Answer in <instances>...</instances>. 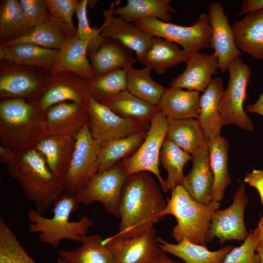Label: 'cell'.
<instances>
[{"instance_id": "cell-1", "label": "cell", "mask_w": 263, "mask_h": 263, "mask_svg": "<svg viewBox=\"0 0 263 263\" xmlns=\"http://www.w3.org/2000/svg\"><path fill=\"white\" fill-rule=\"evenodd\" d=\"M167 204L150 173L142 171L127 176L119 205V227L113 236L129 238L153 227L165 217Z\"/></svg>"}, {"instance_id": "cell-2", "label": "cell", "mask_w": 263, "mask_h": 263, "mask_svg": "<svg viewBox=\"0 0 263 263\" xmlns=\"http://www.w3.org/2000/svg\"><path fill=\"white\" fill-rule=\"evenodd\" d=\"M7 170L19 183L26 199L34 202L36 210L42 214L64 192L63 180L51 171L34 147L18 152L7 164Z\"/></svg>"}, {"instance_id": "cell-3", "label": "cell", "mask_w": 263, "mask_h": 263, "mask_svg": "<svg viewBox=\"0 0 263 263\" xmlns=\"http://www.w3.org/2000/svg\"><path fill=\"white\" fill-rule=\"evenodd\" d=\"M49 133L38 100L11 98L0 103V141L16 151L34 147Z\"/></svg>"}, {"instance_id": "cell-4", "label": "cell", "mask_w": 263, "mask_h": 263, "mask_svg": "<svg viewBox=\"0 0 263 263\" xmlns=\"http://www.w3.org/2000/svg\"><path fill=\"white\" fill-rule=\"evenodd\" d=\"M78 205L75 194L64 192L53 205V217H44L36 209L29 210L27 215L31 223L28 226V232L38 233L39 241L53 248H57L65 239L81 242L94 221L87 215L78 221L70 220L71 214L77 210Z\"/></svg>"}, {"instance_id": "cell-5", "label": "cell", "mask_w": 263, "mask_h": 263, "mask_svg": "<svg viewBox=\"0 0 263 263\" xmlns=\"http://www.w3.org/2000/svg\"><path fill=\"white\" fill-rule=\"evenodd\" d=\"M167 202L163 215L165 217L173 215L177 220L171 233L173 238L177 243L186 239L193 243L205 245L212 216L219 209L220 203H198L182 186L171 191V196L167 199Z\"/></svg>"}, {"instance_id": "cell-6", "label": "cell", "mask_w": 263, "mask_h": 263, "mask_svg": "<svg viewBox=\"0 0 263 263\" xmlns=\"http://www.w3.org/2000/svg\"><path fill=\"white\" fill-rule=\"evenodd\" d=\"M133 23L154 37L180 45L188 53L200 52L210 46L211 28L208 13L200 14L195 22L189 26L154 18L143 19Z\"/></svg>"}, {"instance_id": "cell-7", "label": "cell", "mask_w": 263, "mask_h": 263, "mask_svg": "<svg viewBox=\"0 0 263 263\" xmlns=\"http://www.w3.org/2000/svg\"><path fill=\"white\" fill-rule=\"evenodd\" d=\"M169 120L166 115L158 112L152 118L147 135L137 150L121 162L123 170L127 177L137 172L146 171L157 178L161 190H169L166 180L161 175L159 165L160 154L166 135Z\"/></svg>"}, {"instance_id": "cell-8", "label": "cell", "mask_w": 263, "mask_h": 263, "mask_svg": "<svg viewBox=\"0 0 263 263\" xmlns=\"http://www.w3.org/2000/svg\"><path fill=\"white\" fill-rule=\"evenodd\" d=\"M227 71L229 80L219 104L220 112L225 124H233L252 132L254 130L253 122L244 108L251 70L239 56L230 62Z\"/></svg>"}, {"instance_id": "cell-9", "label": "cell", "mask_w": 263, "mask_h": 263, "mask_svg": "<svg viewBox=\"0 0 263 263\" xmlns=\"http://www.w3.org/2000/svg\"><path fill=\"white\" fill-rule=\"evenodd\" d=\"M73 155L63 179L64 192L75 194L98 172L101 144L93 137L87 122L75 135Z\"/></svg>"}, {"instance_id": "cell-10", "label": "cell", "mask_w": 263, "mask_h": 263, "mask_svg": "<svg viewBox=\"0 0 263 263\" xmlns=\"http://www.w3.org/2000/svg\"><path fill=\"white\" fill-rule=\"evenodd\" d=\"M126 178L121 163H118L96 174L75 194L76 202L85 206L99 202L108 213L119 218V202Z\"/></svg>"}, {"instance_id": "cell-11", "label": "cell", "mask_w": 263, "mask_h": 263, "mask_svg": "<svg viewBox=\"0 0 263 263\" xmlns=\"http://www.w3.org/2000/svg\"><path fill=\"white\" fill-rule=\"evenodd\" d=\"M87 124L93 137L101 145L147 131L149 124L122 118L91 96L87 106Z\"/></svg>"}, {"instance_id": "cell-12", "label": "cell", "mask_w": 263, "mask_h": 263, "mask_svg": "<svg viewBox=\"0 0 263 263\" xmlns=\"http://www.w3.org/2000/svg\"><path fill=\"white\" fill-rule=\"evenodd\" d=\"M233 202L226 208L217 209L214 213L206 237V243L214 238L223 244L227 241H244L248 235L245 227L244 214L249 202L245 187L241 184L232 196Z\"/></svg>"}, {"instance_id": "cell-13", "label": "cell", "mask_w": 263, "mask_h": 263, "mask_svg": "<svg viewBox=\"0 0 263 263\" xmlns=\"http://www.w3.org/2000/svg\"><path fill=\"white\" fill-rule=\"evenodd\" d=\"M90 95V81L69 72L52 74L44 80L43 91L38 100L45 113L52 106L63 102H74L88 106Z\"/></svg>"}, {"instance_id": "cell-14", "label": "cell", "mask_w": 263, "mask_h": 263, "mask_svg": "<svg viewBox=\"0 0 263 263\" xmlns=\"http://www.w3.org/2000/svg\"><path fill=\"white\" fill-rule=\"evenodd\" d=\"M157 237L153 227L129 238L113 235L103 239L102 243L111 251L114 263H148L162 251Z\"/></svg>"}, {"instance_id": "cell-15", "label": "cell", "mask_w": 263, "mask_h": 263, "mask_svg": "<svg viewBox=\"0 0 263 263\" xmlns=\"http://www.w3.org/2000/svg\"><path fill=\"white\" fill-rule=\"evenodd\" d=\"M116 2L103 11L104 21L98 29L104 38L116 40L135 52L138 61L150 47L154 36L139 28L133 22H129L115 16L113 9Z\"/></svg>"}, {"instance_id": "cell-16", "label": "cell", "mask_w": 263, "mask_h": 263, "mask_svg": "<svg viewBox=\"0 0 263 263\" xmlns=\"http://www.w3.org/2000/svg\"><path fill=\"white\" fill-rule=\"evenodd\" d=\"M208 14L211 28L210 46L217 57L219 69L224 73L227 70L230 62L240 56L242 53L236 45L232 27L221 3L211 2Z\"/></svg>"}, {"instance_id": "cell-17", "label": "cell", "mask_w": 263, "mask_h": 263, "mask_svg": "<svg viewBox=\"0 0 263 263\" xmlns=\"http://www.w3.org/2000/svg\"><path fill=\"white\" fill-rule=\"evenodd\" d=\"M185 63V70L172 79L170 86L203 92L213 78L212 75L219 69L216 55L200 52L189 53Z\"/></svg>"}, {"instance_id": "cell-18", "label": "cell", "mask_w": 263, "mask_h": 263, "mask_svg": "<svg viewBox=\"0 0 263 263\" xmlns=\"http://www.w3.org/2000/svg\"><path fill=\"white\" fill-rule=\"evenodd\" d=\"M45 119L50 133L75 136L87 122V106L74 102L59 103L48 109Z\"/></svg>"}, {"instance_id": "cell-19", "label": "cell", "mask_w": 263, "mask_h": 263, "mask_svg": "<svg viewBox=\"0 0 263 263\" xmlns=\"http://www.w3.org/2000/svg\"><path fill=\"white\" fill-rule=\"evenodd\" d=\"M192 156V168L188 175L185 176L182 186L196 202L207 205L212 201L213 184L208 148Z\"/></svg>"}, {"instance_id": "cell-20", "label": "cell", "mask_w": 263, "mask_h": 263, "mask_svg": "<svg viewBox=\"0 0 263 263\" xmlns=\"http://www.w3.org/2000/svg\"><path fill=\"white\" fill-rule=\"evenodd\" d=\"M224 92L222 79L216 77L212 79L200 95V113L197 119L209 141L221 135L225 124L219 109Z\"/></svg>"}, {"instance_id": "cell-21", "label": "cell", "mask_w": 263, "mask_h": 263, "mask_svg": "<svg viewBox=\"0 0 263 263\" xmlns=\"http://www.w3.org/2000/svg\"><path fill=\"white\" fill-rule=\"evenodd\" d=\"M75 136L48 133L34 146L43 156L51 171L63 180L74 150Z\"/></svg>"}, {"instance_id": "cell-22", "label": "cell", "mask_w": 263, "mask_h": 263, "mask_svg": "<svg viewBox=\"0 0 263 263\" xmlns=\"http://www.w3.org/2000/svg\"><path fill=\"white\" fill-rule=\"evenodd\" d=\"M51 70L52 74L69 72L90 81L94 79L91 64L88 58V43L76 36L69 38L58 50Z\"/></svg>"}, {"instance_id": "cell-23", "label": "cell", "mask_w": 263, "mask_h": 263, "mask_svg": "<svg viewBox=\"0 0 263 263\" xmlns=\"http://www.w3.org/2000/svg\"><path fill=\"white\" fill-rule=\"evenodd\" d=\"M231 27L238 48L263 60V9L246 14L235 20Z\"/></svg>"}, {"instance_id": "cell-24", "label": "cell", "mask_w": 263, "mask_h": 263, "mask_svg": "<svg viewBox=\"0 0 263 263\" xmlns=\"http://www.w3.org/2000/svg\"><path fill=\"white\" fill-rule=\"evenodd\" d=\"M200 93L170 86L165 88L157 105L169 120L197 119L200 113Z\"/></svg>"}, {"instance_id": "cell-25", "label": "cell", "mask_w": 263, "mask_h": 263, "mask_svg": "<svg viewBox=\"0 0 263 263\" xmlns=\"http://www.w3.org/2000/svg\"><path fill=\"white\" fill-rule=\"evenodd\" d=\"M58 51L30 43L0 45V58L13 65L36 66L51 71Z\"/></svg>"}, {"instance_id": "cell-26", "label": "cell", "mask_w": 263, "mask_h": 263, "mask_svg": "<svg viewBox=\"0 0 263 263\" xmlns=\"http://www.w3.org/2000/svg\"><path fill=\"white\" fill-rule=\"evenodd\" d=\"M90 57L94 76L118 69H126L137 61L133 56V51L120 42L109 38H105Z\"/></svg>"}, {"instance_id": "cell-27", "label": "cell", "mask_w": 263, "mask_h": 263, "mask_svg": "<svg viewBox=\"0 0 263 263\" xmlns=\"http://www.w3.org/2000/svg\"><path fill=\"white\" fill-rule=\"evenodd\" d=\"M165 140L191 155L208 147L209 142L195 118L169 120Z\"/></svg>"}, {"instance_id": "cell-28", "label": "cell", "mask_w": 263, "mask_h": 263, "mask_svg": "<svg viewBox=\"0 0 263 263\" xmlns=\"http://www.w3.org/2000/svg\"><path fill=\"white\" fill-rule=\"evenodd\" d=\"M44 87V80H40L29 73L17 71L0 75L1 100L11 98L38 100Z\"/></svg>"}, {"instance_id": "cell-29", "label": "cell", "mask_w": 263, "mask_h": 263, "mask_svg": "<svg viewBox=\"0 0 263 263\" xmlns=\"http://www.w3.org/2000/svg\"><path fill=\"white\" fill-rule=\"evenodd\" d=\"M119 116L145 124H150L159 112L157 106L137 97L127 90L101 102Z\"/></svg>"}, {"instance_id": "cell-30", "label": "cell", "mask_w": 263, "mask_h": 263, "mask_svg": "<svg viewBox=\"0 0 263 263\" xmlns=\"http://www.w3.org/2000/svg\"><path fill=\"white\" fill-rule=\"evenodd\" d=\"M157 241L161 250L180 258L186 263H223L234 247L227 245L218 250L210 251L205 245L193 243L186 239L177 244L168 242L158 237Z\"/></svg>"}, {"instance_id": "cell-31", "label": "cell", "mask_w": 263, "mask_h": 263, "mask_svg": "<svg viewBox=\"0 0 263 263\" xmlns=\"http://www.w3.org/2000/svg\"><path fill=\"white\" fill-rule=\"evenodd\" d=\"M188 54L176 43L154 37L150 47L138 62L163 75L168 69L185 62Z\"/></svg>"}, {"instance_id": "cell-32", "label": "cell", "mask_w": 263, "mask_h": 263, "mask_svg": "<svg viewBox=\"0 0 263 263\" xmlns=\"http://www.w3.org/2000/svg\"><path fill=\"white\" fill-rule=\"evenodd\" d=\"M170 3V0H128L123 6L115 5L113 13L129 22L149 18L169 22L171 14L177 13Z\"/></svg>"}, {"instance_id": "cell-33", "label": "cell", "mask_w": 263, "mask_h": 263, "mask_svg": "<svg viewBox=\"0 0 263 263\" xmlns=\"http://www.w3.org/2000/svg\"><path fill=\"white\" fill-rule=\"evenodd\" d=\"M209 165L213 177L212 201L220 202L225 191L231 183L228 169V140L220 135L209 141Z\"/></svg>"}, {"instance_id": "cell-34", "label": "cell", "mask_w": 263, "mask_h": 263, "mask_svg": "<svg viewBox=\"0 0 263 263\" xmlns=\"http://www.w3.org/2000/svg\"><path fill=\"white\" fill-rule=\"evenodd\" d=\"M98 234L85 236L78 247L60 249L57 253L64 263H114L111 251L102 243Z\"/></svg>"}, {"instance_id": "cell-35", "label": "cell", "mask_w": 263, "mask_h": 263, "mask_svg": "<svg viewBox=\"0 0 263 263\" xmlns=\"http://www.w3.org/2000/svg\"><path fill=\"white\" fill-rule=\"evenodd\" d=\"M31 28L19 0H4L1 2L0 37L1 42L18 38Z\"/></svg>"}, {"instance_id": "cell-36", "label": "cell", "mask_w": 263, "mask_h": 263, "mask_svg": "<svg viewBox=\"0 0 263 263\" xmlns=\"http://www.w3.org/2000/svg\"><path fill=\"white\" fill-rule=\"evenodd\" d=\"M148 131L101 145L98 158V172L112 168L120 160L132 154L144 140Z\"/></svg>"}, {"instance_id": "cell-37", "label": "cell", "mask_w": 263, "mask_h": 263, "mask_svg": "<svg viewBox=\"0 0 263 263\" xmlns=\"http://www.w3.org/2000/svg\"><path fill=\"white\" fill-rule=\"evenodd\" d=\"M125 70L127 73L126 90L143 100L157 106L165 88L151 78V69L145 66L138 69L132 66Z\"/></svg>"}, {"instance_id": "cell-38", "label": "cell", "mask_w": 263, "mask_h": 263, "mask_svg": "<svg viewBox=\"0 0 263 263\" xmlns=\"http://www.w3.org/2000/svg\"><path fill=\"white\" fill-rule=\"evenodd\" d=\"M70 38L52 19L31 28L23 36L9 41L1 42L0 45L18 43H30L43 48L59 50Z\"/></svg>"}, {"instance_id": "cell-39", "label": "cell", "mask_w": 263, "mask_h": 263, "mask_svg": "<svg viewBox=\"0 0 263 263\" xmlns=\"http://www.w3.org/2000/svg\"><path fill=\"white\" fill-rule=\"evenodd\" d=\"M192 158L191 155L173 142L165 140L160 154V163L168 173L166 183L169 190L171 191L176 187L182 186L185 176L184 166Z\"/></svg>"}, {"instance_id": "cell-40", "label": "cell", "mask_w": 263, "mask_h": 263, "mask_svg": "<svg viewBox=\"0 0 263 263\" xmlns=\"http://www.w3.org/2000/svg\"><path fill=\"white\" fill-rule=\"evenodd\" d=\"M127 89L125 69H118L95 76L90 81L91 96L98 102Z\"/></svg>"}, {"instance_id": "cell-41", "label": "cell", "mask_w": 263, "mask_h": 263, "mask_svg": "<svg viewBox=\"0 0 263 263\" xmlns=\"http://www.w3.org/2000/svg\"><path fill=\"white\" fill-rule=\"evenodd\" d=\"M0 263H38L25 250L2 216L0 217Z\"/></svg>"}, {"instance_id": "cell-42", "label": "cell", "mask_w": 263, "mask_h": 263, "mask_svg": "<svg viewBox=\"0 0 263 263\" xmlns=\"http://www.w3.org/2000/svg\"><path fill=\"white\" fill-rule=\"evenodd\" d=\"M52 19L69 38L76 36L73 18L79 2L75 0H46Z\"/></svg>"}, {"instance_id": "cell-43", "label": "cell", "mask_w": 263, "mask_h": 263, "mask_svg": "<svg viewBox=\"0 0 263 263\" xmlns=\"http://www.w3.org/2000/svg\"><path fill=\"white\" fill-rule=\"evenodd\" d=\"M87 0L79 2L75 14L77 19L76 37L88 43V54L91 56L103 44L105 38L103 37L99 29L92 28L87 16Z\"/></svg>"}, {"instance_id": "cell-44", "label": "cell", "mask_w": 263, "mask_h": 263, "mask_svg": "<svg viewBox=\"0 0 263 263\" xmlns=\"http://www.w3.org/2000/svg\"><path fill=\"white\" fill-rule=\"evenodd\" d=\"M259 244L257 228L251 229L243 243L239 246L233 247L223 263H261V257L257 252Z\"/></svg>"}, {"instance_id": "cell-45", "label": "cell", "mask_w": 263, "mask_h": 263, "mask_svg": "<svg viewBox=\"0 0 263 263\" xmlns=\"http://www.w3.org/2000/svg\"><path fill=\"white\" fill-rule=\"evenodd\" d=\"M19 2L32 28L50 19L46 0H20Z\"/></svg>"}, {"instance_id": "cell-46", "label": "cell", "mask_w": 263, "mask_h": 263, "mask_svg": "<svg viewBox=\"0 0 263 263\" xmlns=\"http://www.w3.org/2000/svg\"><path fill=\"white\" fill-rule=\"evenodd\" d=\"M244 180L257 190L263 205V169H253L246 174Z\"/></svg>"}, {"instance_id": "cell-47", "label": "cell", "mask_w": 263, "mask_h": 263, "mask_svg": "<svg viewBox=\"0 0 263 263\" xmlns=\"http://www.w3.org/2000/svg\"><path fill=\"white\" fill-rule=\"evenodd\" d=\"M262 9H263V0H244L241 2L240 15H246Z\"/></svg>"}, {"instance_id": "cell-48", "label": "cell", "mask_w": 263, "mask_h": 263, "mask_svg": "<svg viewBox=\"0 0 263 263\" xmlns=\"http://www.w3.org/2000/svg\"><path fill=\"white\" fill-rule=\"evenodd\" d=\"M18 151L8 147L0 146V162L8 164L16 157Z\"/></svg>"}, {"instance_id": "cell-49", "label": "cell", "mask_w": 263, "mask_h": 263, "mask_svg": "<svg viewBox=\"0 0 263 263\" xmlns=\"http://www.w3.org/2000/svg\"><path fill=\"white\" fill-rule=\"evenodd\" d=\"M246 109L249 113H258L263 116V92L256 102L247 105Z\"/></svg>"}, {"instance_id": "cell-50", "label": "cell", "mask_w": 263, "mask_h": 263, "mask_svg": "<svg viewBox=\"0 0 263 263\" xmlns=\"http://www.w3.org/2000/svg\"><path fill=\"white\" fill-rule=\"evenodd\" d=\"M151 263H180L172 260L167 255V253L162 250L160 254L152 261Z\"/></svg>"}, {"instance_id": "cell-51", "label": "cell", "mask_w": 263, "mask_h": 263, "mask_svg": "<svg viewBox=\"0 0 263 263\" xmlns=\"http://www.w3.org/2000/svg\"><path fill=\"white\" fill-rule=\"evenodd\" d=\"M256 228L259 235L260 243L263 244V216L260 219Z\"/></svg>"}, {"instance_id": "cell-52", "label": "cell", "mask_w": 263, "mask_h": 263, "mask_svg": "<svg viewBox=\"0 0 263 263\" xmlns=\"http://www.w3.org/2000/svg\"><path fill=\"white\" fill-rule=\"evenodd\" d=\"M257 252L259 254L261 258V263H263V244H259L257 248Z\"/></svg>"}, {"instance_id": "cell-53", "label": "cell", "mask_w": 263, "mask_h": 263, "mask_svg": "<svg viewBox=\"0 0 263 263\" xmlns=\"http://www.w3.org/2000/svg\"><path fill=\"white\" fill-rule=\"evenodd\" d=\"M151 263V262H150V263Z\"/></svg>"}]
</instances>
